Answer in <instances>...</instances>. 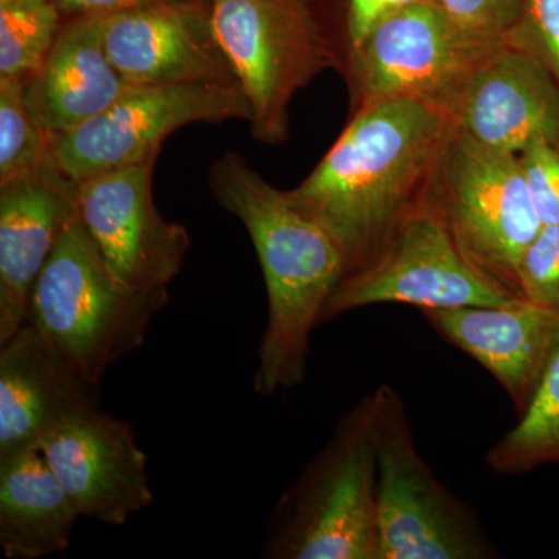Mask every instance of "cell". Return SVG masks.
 Masks as SVG:
<instances>
[{
    "label": "cell",
    "instance_id": "2e32d148",
    "mask_svg": "<svg viewBox=\"0 0 559 559\" xmlns=\"http://www.w3.org/2000/svg\"><path fill=\"white\" fill-rule=\"evenodd\" d=\"M76 216V182L51 160L0 183V345L27 322L33 286Z\"/></svg>",
    "mask_w": 559,
    "mask_h": 559
},
{
    "label": "cell",
    "instance_id": "ba28073f",
    "mask_svg": "<svg viewBox=\"0 0 559 559\" xmlns=\"http://www.w3.org/2000/svg\"><path fill=\"white\" fill-rule=\"evenodd\" d=\"M502 44L463 27L433 0L411 3L382 20L349 51L341 70L349 112L409 98L452 119L471 80Z\"/></svg>",
    "mask_w": 559,
    "mask_h": 559
},
{
    "label": "cell",
    "instance_id": "8fae6325",
    "mask_svg": "<svg viewBox=\"0 0 559 559\" xmlns=\"http://www.w3.org/2000/svg\"><path fill=\"white\" fill-rule=\"evenodd\" d=\"M154 167L148 162L76 182L81 223L117 277L140 290L170 288L191 242L186 227L154 202Z\"/></svg>",
    "mask_w": 559,
    "mask_h": 559
},
{
    "label": "cell",
    "instance_id": "7a4b0ae2",
    "mask_svg": "<svg viewBox=\"0 0 559 559\" xmlns=\"http://www.w3.org/2000/svg\"><path fill=\"white\" fill-rule=\"evenodd\" d=\"M210 189L248 230L267 294L266 329L253 388L260 395L297 388L307 378L311 334L344 277V260L322 227L294 207L241 154L213 164Z\"/></svg>",
    "mask_w": 559,
    "mask_h": 559
},
{
    "label": "cell",
    "instance_id": "6da1fadb",
    "mask_svg": "<svg viewBox=\"0 0 559 559\" xmlns=\"http://www.w3.org/2000/svg\"><path fill=\"white\" fill-rule=\"evenodd\" d=\"M447 114L409 98L353 110L329 153L286 197L340 249L345 272L384 248L423 198L454 131Z\"/></svg>",
    "mask_w": 559,
    "mask_h": 559
},
{
    "label": "cell",
    "instance_id": "30bf717a",
    "mask_svg": "<svg viewBox=\"0 0 559 559\" xmlns=\"http://www.w3.org/2000/svg\"><path fill=\"white\" fill-rule=\"evenodd\" d=\"M514 297L474 270L447 227L419 207L370 263L337 282L320 323L371 305L403 304L433 310L488 307Z\"/></svg>",
    "mask_w": 559,
    "mask_h": 559
},
{
    "label": "cell",
    "instance_id": "52a82bcc",
    "mask_svg": "<svg viewBox=\"0 0 559 559\" xmlns=\"http://www.w3.org/2000/svg\"><path fill=\"white\" fill-rule=\"evenodd\" d=\"M377 448L378 559H491L499 550L476 511L419 454L392 385L371 393Z\"/></svg>",
    "mask_w": 559,
    "mask_h": 559
},
{
    "label": "cell",
    "instance_id": "9a60e30c",
    "mask_svg": "<svg viewBox=\"0 0 559 559\" xmlns=\"http://www.w3.org/2000/svg\"><path fill=\"white\" fill-rule=\"evenodd\" d=\"M97 407V385L31 323L0 345V460L40 450L55 432Z\"/></svg>",
    "mask_w": 559,
    "mask_h": 559
},
{
    "label": "cell",
    "instance_id": "d6986e66",
    "mask_svg": "<svg viewBox=\"0 0 559 559\" xmlns=\"http://www.w3.org/2000/svg\"><path fill=\"white\" fill-rule=\"evenodd\" d=\"M75 502L40 450L0 460V547L9 559H39L70 546Z\"/></svg>",
    "mask_w": 559,
    "mask_h": 559
},
{
    "label": "cell",
    "instance_id": "44dd1931",
    "mask_svg": "<svg viewBox=\"0 0 559 559\" xmlns=\"http://www.w3.org/2000/svg\"><path fill=\"white\" fill-rule=\"evenodd\" d=\"M64 22L51 0L0 2V79L27 83L43 68Z\"/></svg>",
    "mask_w": 559,
    "mask_h": 559
},
{
    "label": "cell",
    "instance_id": "4316f807",
    "mask_svg": "<svg viewBox=\"0 0 559 559\" xmlns=\"http://www.w3.org/2000/svg\"><path fill=\"white\" fill-rule=\"evenodd\" d=\"M463 27L506 44L520 17L522 0H433Z\"/></svg>",
    "mask_w": 559,
    "mask_h": 559
},
{
    "label": "cell",
    "instance_id": "5bb4252c",
    "mask_svg": "<svg viewBox=\"0 0 559 559\" xmlns=\"http://www.w3.org/2000/svg\"><path fill=\"white\" fill-rule=\"evenodd\" d=\"M432 329L489 371L518 417L527 409L559 348V310L514 297L488 307L419 310Z\"/></svg>",
    "mask_w": 559,
    "mask_h": 559
},
{
    "label": "cell",
    "instance_id": "3957f363",
    "mask_svg": "<svg viewBox=\"0 0 559 559\" xmlns=\"http://www.w3.org/2000/svg\"><path fill=\"white\" fill-rule=\"evenodd\" d=\"M168 301V289L140 290L117 277L79 215L33 286L25 323L98 388L110 367L145 344Z\"/></svg>",
    "mask_w": 559,
    "mask_h": 559
},
{
    "label": "cell",
    "instance_id": "ac0fdd59",
    "mask_svg": "<svg viewBox=\"0 0 559 559\" xmlns=\"http://www.w3.org/2000/svg\"><path fill=\"white\" fill-rule=\"evenodd\" d=\"M103 40V16L68 20L43 68L25 83V100L50 140L75 130L128 90Z\"/></svg>",
    "mask_w": 559,
    "mask_h": 559
},
{
    "label": "cell",
    "instance_id": "d4e9b609",
    "mask_svg": "<svg viewBox=\"0 0 559 559\" xmlns=\"http://www.w3.org/2000/svg\"><path fill=\"white\" fill-rule=\"evenodd\" d=\"M518 156L540 223L559 226V148L536 142Z\"/></svg>",
    "mask_w": 559,
    "mask_h": 559
},
{
    "label": "cell",
    "instance_id": "5b68a950",
    "mask_svg": "<svg viewBox=\"0 0 559 559\" xmlns=\"http://www.w3.org/2000/svg\"><path fill=\"white\" fill-rule=\"evenodd\" d=\"M210 17L252 117L257 142L289 138V106L320 73L342 70L326 0H212Z\"/></svg>",
    "mask_w": 559,
    "mask_h": 559
},
{
    "label": "cell",
    "instance_id": "ffe728a7",
    "mask_svg": "<svg viewBox=\"0 0 559 559\" xmlns=\"http://www.w3.org/2000/svg\"><path fill=\"white\" fill-rule=\"evenodd\" d=\"M559 463V348L520 421L488 451L500 476H522Z\"/></svg>",
    "mask_w": 559,
    "mask_h": 559
},
{
    "label": "cell",
    "instance_id": "f546056e",
    "mask_svg": "<svg viewBox=\"0 0 559 559\" xmlns=\"http://www.w3.org/2000/svg\"><path fill=\"white\" fill-rule=\"evenodd\" d=\"M0 2H5V0H0Z\"/></svg>",
    "mask_w": 559,
    "mask_h": 559
},
{
    "label": "cell",
    "instance_id": "9c48e42d",
    "mask_svg": "<svg viewBox=\"0 0 559 559\" xmlns=\"http://www.w3.org/2000/svg\"><path fill=\"white\" fill-rule=\"evenodd\" d=\"M252 117L238 86H130L112 105L50 143L55 167L79 182L91 176L156 162L173 132L191 123Z\"/></svg>",
    "mask_w": 559,
    "mask_h": 559
},
{
    "label": "cell",
    "instance_id": "8992f818",
    "mask_svg": "<svg viewBox=\"0 0 559 559\" xmlns=\"http://www.w3.org/2000/svg\"><path fill=\"white\" fill-rule=\"evenodd\" d=\"M421 207L447 227L474 270L521 297L518 266L543 223L518 154L485 145L454 127Z\"/></svg>",
    "mask_w": 559,
    "mask_h": 559
},
{
    "label": "cell",
    "instance_id": "cb8c5ba5",
    "mask_svg": "<svg viewBox=\"0 0 559 559\" xmlns=\"http://www.w3.org/2000/svg\"><path fill=\"white\" fill-rule=\"evenodd\" d=\"M520 296L559 310V226H543L518 266Z\"/></svg>",
    "mask_w": 559,
    "mask_h": 559
},
{
    "label": "cell",
    "instance_id": "4fadbf2b",
    "mask_svg": "<svg viewBox=\"0 0 559 559\" xmlns=\"http://www.w3.org/2000/svg\"><path fill=\"white\" fill-rule=\"evenodd\" d=\"M40 451L81 518L121 527L153 503L148 459L134 428L98 407L55 432Z\"/></svg>",
    "mask_w": 559,
    "mask_h": 559
},
{
    "label": "cell",
    "instance_id": "277c9868",
    "mask_svg": "<svg viewBox=\"0 0 559 559\" xmlns=\"http://www.w3.org/2000/svg\"><path fill=\"white\" fill-rule=\"evenodd\" d=\"M373 400L342 415L325 447L275 503L261 557L378 559Z\"/></svg>",
    "mask_w": 559,
    "mask_h": 559
},
{
    "label": "cell",
    "instance_id": "83f0119b",
    "mask_svg": "<svg viewBox=\"0 0 559 559\" xmlns=\"http://www.w3.org/2000/svg\"><path fill=\"white\" fill-rule=\"evenodd\" d=\"M60 10L66 21L72 17L90 16V14H108L120 13L139 7L150 5V3L162 2V0H51Z\"/></svg>",
    "mask_w": 559,
    "mask_h": 559
},
{
    "label": "cell",
    "instance_id": "f1b7e54d",
    "mask_svg": "<svg viewBox=\"0 0 559 559\" xmlns=\"http://www.w3.org/2000/svg\"><path fill=\"white\" fill-rule=\"evenodd\" d=\"M202 2H209L210 3V2H212V0H202Z\"/></svg>",
    "mask_w": 559,
    "mask_h": 559
},
{
    "label": "cell",
    "instance_id": "484cf974",
    "mask_svg": "<svg viewBox=\"0 0 559 559\" xmlns=\"http://www.w3.org/2000/svg\"><path fill=\"white\" fill-rule=\"evenodd\" d=\"M342 50V68L349 51L382 20L418 0H326Z\"/></svg>",
    "mask_w": 559,
    "mask_h": 559
},
{
    "label": "cell",
    "instance_id": "603a6c76",
    "mask_svg": "<svg viewBox=\"0 0 559 559\" xmlns=\"http://www.w3.org/2000/svg\"><path fill=\"white\" fill-rule=\"evenodd\" d=\"M506 44L546 66L559 83V0H522Z\"/></svg>",
    "mask_w": 559,
    "mask_h": 559
},
{
    "label": "cell",
    "instance_id": "7c38bea8",
    "mask_svg": "<svg viewBox=\"0 0 559 559\" xmlns=\"http://www.w3.org/2000/svg\"><path fill=\"white\" fill-rule=\"evenodd\" d=\"M106 53L128 86H240L213 31L210 3L162 0L103 16Z\"/></svg>",
    "mask_w": 559,
    "mask_h": 559
},
{
    "label": "cell",
    "instance_id": "7402d4cb",
    "mask_svg": "<svg viewBox=\"0 0 559 559\" xmlns=\"http://www.w3.org/2000/svg\"><path fill=\"white\" fill-rule=\"evenodd\" d=\"M50 143L25 100V81L0 79V183L44 167Z\"/></svg>",
    "mask_w": 559,
    "mask_h": 559
},
{
    "label": "cell",
    "instance_id": "e0dca14e",
    "mask_svg": "<svg viewBox=\"0 0 559 559\" xmlns=\"http://www.w3.org/2000/svg\"><path fill=\"white\" fill-rule=\"evenodd\" d=\"M452 121L492 148H559V83L538 60L502 44L471 80Z\"/></svg>",
    "mask_w": 559,
    "mask_h": 559
}]
</instances>
